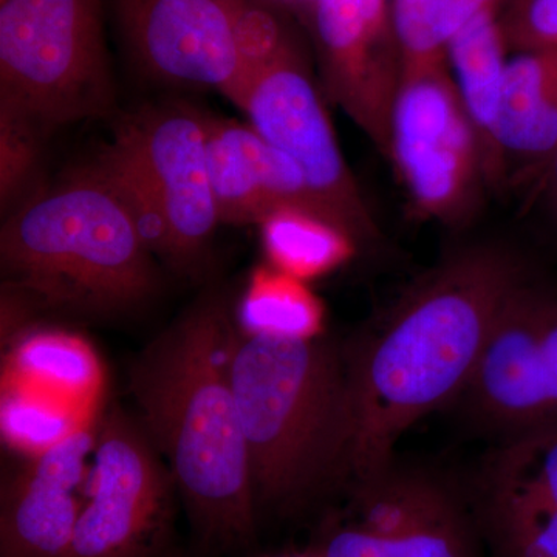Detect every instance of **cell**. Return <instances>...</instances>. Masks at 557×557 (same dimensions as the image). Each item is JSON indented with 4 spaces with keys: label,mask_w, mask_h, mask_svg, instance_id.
<instances>
[{
    "label": "cell",
    "mask_w": 557,
    "mask_h": 557,
    "mask_svg": "<svg viewBox=\"0 0 557 557\" xmlns=\"http://www.w3.org/2000/svg\"><path fill=\"white\" fill-rule=\"evenodd\" d=\"M525 277L504 248L463 249L344 350L351 409L347 483L387 467L410 426L463 394L502 304Z\"/></svg>",
    "instance_id": "obj_1"
},
{
    "label": "cell",
    "mask_w": 557,
    "mask_h": 557,
    "mask_svg": "<svg viewBox=\"0 0 557 557\" xmlns=\"http://www.w3.org/2000/svg\"><path fill=\"white\" fill-rule=\"evenodd\" d=\"M234 336L225 309L208 300L161 333L131 369L143 431L170 461L201 539L223 549L251 544L258 512L230 380Z\"/></svg>",
    "instance_id": "obj_2"
},
{
    "label": "cell",
    "mask_w": 557,
    "mask_h": 557,
    "mask_svg": "<svg viewBox=\"0 0 557 557\" xmlns=\"http://www.w3.org/2000/svg\"><path fill=\"white\" fill-rule=\"evenodd\" d=\"M228 369L258 508L295 507L347 483L351 409L344 350L318 338L236 333Z\"/></svg>",
    "instance_id": "obj_3"
},
{
    "label": "cell",
    "mask_w": 557,
    "mask_h": 557,
    "mask_svg": "<svg viewBox=\"0 0 557 557\" xmlns=\"http://www.w3.org/2000/svg\"><path fill=\"white\" fill-rule=\"evenodd\" d=\"M0 263L42 306L83 314L134 309L160 282L126 209L86 164L3 222Z\"/></svg>",
    "instance_id": "obj_4"
},
{
    "label": "cell",
    "mask_w": 557,
    "mask_h": 557,
    "mask_svg": "<svg viewBox=\"0 0 557 557\" xmlns=\"http://www.w3.org/2000/svg\"><path fill=\"white\" fill-rule=\"evenodd\" d=\"M115 101L101 0H0V112L50 135Z\"/></svg>",
    "instance_id": "obj_5"
},
{
    "label": "cell",
    "mask_w": 557,
    "mask_h": 557,
    "mask_svg": "<svg viewBox=\"0 0 557 557\" xmlns=\"http://www.w3.org/2000/svg\"><path fill=\"white\" fill-rule=\"evenodd\" d=\"M388 160L421 218L458 225L474 214L485 172L446 58L403 65Z\"/></svg>",
    "instance_id": "obj_6"
},
{
    "label": "cell",
    "mask_w": 557,
    "mask_h": 557,
    "mask_svg": "<svg viewBox=\"0 0 557 557\" xmlns=\"http://www.w3.org/2000/svg\"><path fill=\"white\" fill-rule=\"evenodd\" d=\"M239 108L260 137L298 164L333 222L358 244L379 237L296 40L249 81Z\"/></svg>",
    "instance_id": "obj_7"
},
{
    "label": "cell",
    "mask_w": 557,
    "mask_h": 557,
    "mask_svg": "<svg viewBox=\"0 0 557 557\" xmlns=\"http://www.w3.org/2000/svg\"><path fill=\"white\" fill-rule=\"evenodd\" d=\"M139 424L112 410L98 426L91 485L62 557H156L171 522L172 474Z\"/></svg>",
    "instance_id": "obj_8"
},
{
    "label": "cell",
    "mask_w": 557,
    "mask_h": 557,
    "mask_svg": "<svg viewBox=\"0 0 557 557\" xmlns=\"http://www.w3.org/2000/svg\"><path fill=\"white\" fill-rule=\"evenodd\" d=\"M460 397L500 437L557 423V292L525 277L509 293Z\"/></svg>",
    "instance_id": "obj_9"
},
{
    "label": "cell",
    "mask_w": 557,
    "mask_h": 557,
    "mask_svg": "<svg viewBox=\"0 0 557 557\" xmlns=\"http://www.w3.org/2000/svg\"><path fill=\"white\" fill-rule=\"evenodd\" d=\"M350 518L330 531L319 557H478L453 487L391 461L350 482Z\"/></svg>",
    "instance_id": "obj_10"
},
{
    "label": "cell",
    "mask_w": 557,
    "mask_h": 557,
    "mask_svg": "<svg viewBox=\"0 0 557 557\" xmlns=\"http://www.w3.org/2000/svg\"><path fill=\"white\" fill-rule=\"evenodd\" d=\"M239 0H115L132 60L159 83L215 90L239 108L245 79L236 46Z\"/></svg>",
    "instance_id": "obj_11"
},
{
    "label": "cell",
    "mask_w": 557,
    "mask_h": 557,
    "mask_svg": "<svg viewBox=\"0 0 557 557\" xmlns=\"http://www.w3.org/2000/svg\"><path fill=\"white\" fill-rule=\"evenodd\" d=\"M325 87L388 160L403 75L391 0H309Z\"/></svg>",
    "instance_id": "obj_12"
},
{
    "label": "cell",
    "mask_w": 557,
    "mask_h": 557,
    "mask_svg": "<svg viewBox=\"0 0 557 557\" xmlns=\"http://www.w3.org/2000/svg\"><path fill=\"white\" fill-rule=\"evenodd\" d=\"M113 138L148 172L188 273L220 225L208 168V116L180 104L145 106L115 121Z\"/></svg>",
    "instance_id": "obj_13"
},
{
    "label": "cell",
    "mask_w": 557,
    "mask_h": 557,
    "mask_svg": "<svg viewBox=\"0 0 557 557\" xmlns=\"http://www.w3.org/2000/svg\"><path fill=\"white\" fill-rule=\"evenodd\" d=\"M478 511L494 557H557V423L502 437L480 472Z\"/></svg>",
    "instance_id": "obj_14"
},
{
    "label": "cell",
    "mask_w": 557,
    "mask_h": 557,
    "mask_svg": "<svg viewBox=\"0 0 557 557\" xmlns=\"http://www.w3.org/2000/svg\"><path fill=\"white\" fill-rule=\"evenodd\" d=\"M97 424L69 431L30 458L2 487L0 557H62L84 502Z\"/></svg>",
    "instance_id": "obj_15"
},
{
    "label": "cell",
    "mask_w": 557,
    "mask_h": 557,
    "mask_svg": "<svg viewBox=\"0 0 557 557\" xmlns=\"http://www.w3.org/2000/svg\"><path fill=\"white\" fill-rule=\"evenodd\" d=\"M208 168L220 223L260 225L282 208L307 209L332 220L298 164L251 126L208 119Z\"/></svg>",
    "instance_id": "obj_16"
},
{
    "label": "cell",
    "mask_w": 557,
    "mask_h": 557,
    "mask_svg": "<svg viewBox=\"0 0 557 557\" xmlns=\"http://www.w3.org/2000/svg\"><path fill=\"white\" fill-rule=\"evenodd\" d=\"M497 145L504 188L542 185L557 153V49L508 60Z\"/></svg>",
    "instance_id": "obj_17"
},
{
    "label": "cell",
    "mask_w": 557,
    "mask_h": 557,
    "mask_svg": "<svg viewBox=\"0 0 557 557\" xmlns=\"http://www.w3.org/2000/svg\"><path fill=\"white\" fill-rule=\"evenodd\" d=\"M502 11L491 9L480 14L446 47L450 75L478 138L490 189L504 188L497 126L509 47L502 25Z\"/></svg>",
    "instance_id": "obj_18"
},
{
    "label": "cell",
    "mask_w": 557,
    "mask_h": 557,
    "mask_svg": "<svg viewBox=\"0 0 557 557\" xmlns=\"http://www.w3.org/2000/svg\"><path fill=\"white\" fill-rule=\"evenodd\" d=\"M263 247L276 270L299 278L338 269L357 252L358 242L332 220L300 208H282L260 223Z\"/></svg>",
    "instance_id": "obj_19"
},
{
    "label": "cell",
    "mask_w": 557,
    "mask_h": 557,
    "mask_svg": "<svg viewBox=\"0 0 557 557\" xmlns=\"http://www.w3.org/2000/svg\"><path fill=\"white\" fill-rule=\"evenodd\" d=\"M86 168L126 209L150 255L178 273H188L163 201L134 153L113 138Z\"/></svg>",
    "instance_id": "obj_20"
},
{
    "label": "cell",
    "mask_w": 557,
    "mask_h": 557,
    "mask_svg": "<svg viewBox=\"0 0 557 557\" xmlns=\"http://www.w3.org/2000/svg\"><path fill=\"white\" fill-rule=\"evenodd\" d=\"M512 0H391L392 22L403 65L446 58L450 39L491 9Z\"/></svg>",
    "instance_id": "obj_21"
},
{
    "label": "cell",
    "mask_w": 557,
    "mask_h": 557,
    "mask_svg": "<svg viewBox=\"0 0 557 557\" xmlns=\"http://www.w3.org/2000/svg\"><path fill=\"white\" fill-rule=\"evenodd\" d=\"M242 321L248 333L317 338L322 307L299 278L260 270L242 304Z\"/></svg>",
    "instance_id": "obj_22"
},
{
    "label": "cell",
    "mask_w": 557,
    "mask_h": 557,
    "mask_svg": "<svg viewBox=\"0 0 557 557\" xmlns=\"http://www.w3.org/2000/svg\"><path fill=\"white\" fill-rule=\"evenodd\" d=\"M16 362L25 375L69 394L89 391L98 375L97 362L89 348L57 333L25 341L17 351Z\"/></svg>",
    "instance_id": "obj_23"
},
{
    "label": "cell",
    "mask_w": 557,
    "mask_h": 557,
    "mask_svg": "<svg viewBox=\"0 0 557 557\" xmlns=\"http://www.w3.org/2000/svg\"><path fill=\"white\" fill-rule=\"evenodd\" d=\"M293 40L287 25L265 0H239L236 46L247 79L245 90L256 73L269 65Z\"/></svg>",
    "instance_id": "obj_24"
},
{
    "label": "cell",
    "mask_w": 557,
    "mask_h": 557,
    "mask_svg": "<svg viewBox=\"0 0 557 557\" xmlns=\"http://www.w3.org/2000/svg\"><path fill=\"white\" fill-rule=\"evenodd\" d=\"M46 131L21 116L0 112V197L5 208L27 185L38 164Z\"/></svg>",
    "instance_id": "obj_25"
},
{
    "label": "cell",
    "mask_w": 557,
    "mask_h": 557,
    "mask_svg": "<svg viewBox=\"0 0 557 557\" xmlns=\"http://www.w3.org/2000/svg\"><path fill=\"white\" fill-rule=\"evenodd\" d=\"M509 50L557 49V0H512L502 11Z\"/></svg>",
    "instance_id": "obj_26"
},
{
    "label": "cell",
    "mask_w": 557,
    "mask_h": 557,
    "mask_svg": "<svg viewBox=\"0 0 557 557\" xmlns=\"http://www.w3.org/2000/svg\"><path fill=\"white\" fill-rule=\"evenodd\" d=\"M541 188L544 189L545 199H547L548 207L557 220V153L552 161V166H549L544 182H542Z\"/></svg>",
    "instance_id": "obj_27"
},
{
    "label": "cell",
    "mask_w": 557,
    "mask_h": 557,
    "mask_svg": "<svg viewBox=\"0 0 557 557\" xmlns=\"http://www.w3.org/2000/svg\"><path fill=\"white\" fill-rule=\"evenodd\" d=\"M307 2H309V0H307Z\"/></svg>",
    "instance_id": "obj_28"
}]
</instances>
